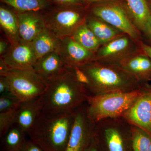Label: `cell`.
Returning <instances> with one entry per match:
<instances>
[{"mask_svg": "<svg viewBox=\"0 0 151 151\" xmlns=\"http://www.w3.org/2000/svg\"><path fill=\"white\" fill-rule=\"evenodd\" d=\"M147 2L148 4L149 8H150V9L151 12V1L147 0Z\"/></svg>", "mask_w": 151, "mask_h": 151, "instance_id": "8d00e7d4", "label": "cell"}, {"mask_svg": "<svg viewBox=\"0 0 151 151\" xmlns=\"http://www.w3.org/2000/svg\"><path fill=\"white\" fill-rule=\"evenodd\" d=\"M85 23L94 34L101 45L126 34L103 20L88 14Z\"/></svg>", "mask_w": 151, "mask_h": 151, "instance_id": "ffe728a7", "label": "cell"}, {"mask_svg": "<svg viewBox=\"0 0 151 151\" xmlns=\"http://www.w3.org/2000/svg\"><path fill=\"white\" fill-rule=\"evenodd\" d=\"M58 52L67 67H81L93 60L94 55L71 37L61 39Z\"/></svg>", "mask_w": 151, "mask_h": 151, "instance_id": "4fadbf2b", "label": "cell"}, {"mask_svg": "<svg viewBox=\"0 0 151 151\" xmlns=\"http://www.w3.org/2000/svg\"><path fill=\"white\" fill-rule=\"evenodd\" d=\"M86 6L97 3L103 2L107 1H112V0H81Z\"/></svg>", "mask_w": 151, "mask_h": 151, "instance_id": "836d02e7", "label": "cell"}, {"mask_svg": "<svg viewBox=\"0 0 151 151\" xmlns=\"http://www.w3.org/2000/svg\"><path fill=\"white\" fill-rule=\"evenodd\" d=\"M10 69H33L37 60L32 42L20 40L11 44L5 53L1 57Z\"/></svg>", "mask_w": 151, "mask_h": 151, "instance_id": "7c38bea8", "label": "cell"}, {"mask_svg": "<svg viewBox=\"0 0 151 151\" xmlns=\"http://www.w3.org/2000/svg\"><path fill=\"white\" fill-rule=\"evenodd\" d=\"M88 14L103 20L138 42L142 34L136 26L126 0H112L86 6Z\"/></svg>", "mask_w": 151, "mask_h": 151, "instance_id": "8992f818", "label": "cell"}, {"mask_svg": "<svg viewBox=\"0 0 151 151\" xmlns=\"http://www.w3.org/2000/svg\"><path fill=\"white\" fill-rule=\"evenodd\" d=\"M32 42L38 59L50 52H58L61 40L46 28Z\"/></svg>", "mask_w": 151, "mask_h": 151, "instance_id": "44dd1931", "label": "cell"}, {"mask_svg": "<svg viewBox=\"0 0 151 151\" xmlns=\"http://www.w3.org/2000/svg\"><path fill=\"white\" fill-rule=\"evenodd\" d=\"M131 125L134 151H148L151 143V135L142 129Z\"/></svg>", "mask_w": 151, "mask_h": 151, "instance_id": "d4e9b609", "label": "cell"}, {"mask_svg": "<svg viewBox=\"0 0 151 151\" xmlns=\"http://www.w3.org/2000/svg\"><path fill=\"white\" fill-rule=\"evenodd\" d=\"M86 6L55 5L40 13L47 28L61 40L72 36L78 27L85 23L88 15Z\"/></svg>", "mask_w": 151, "mask_h": 151, "instance_id": "52a82bcc", "label": "cell"}, {"mask_svg": "<svg viewBox=\"0 0 151 151\" xmlns=\"http://www.w3.org/2000/svg\"><path fill=\"white\" fill-rule=\"evenodd\" d=\"M40 97L22 102L17 109L15 124L28 134L41 113Z\"/></svg>", "mask_w": 151, "mask_h": 151, "instance_id": "2e32d148", "label": "cell"}, {"mask_svg": "<svg viewBox=\"0 0 151 151\" xmlns=\"http://www.w3.org/2000/svg\"><path fill=\"white\" fill-rule=\"evenodd\" d=\"M26 134L20 127L14 124L1 138L5 151H21L27 141Z\"/></svg>", "mask_w": 151, "mask_h": 151, "instance_id": "603a6c76", "label": "cell"}, {"mask_svg": "<svg viewBox=\"0 0 151 151\" xmlns=\"http://www.w3.org/2000/svg\"><path fill=\"white\" fill-rule=\"evenodd\" d=\"M17 109L0 113V137L1 139L15 124Z\"/></svg>", "mask_w": 151, "mask_h": 151, "instance_id": "4316f807", "label": "cell"}, {"mask_svg": "<svg viewBox=\"0 0 151 151\" xmlns=\"http://www.w3.org/2000/svg\"><path fill=\"white\" fill-rule=\"evenodd\" d=\"M135 24L142 35L151 29V12L147 0H126Z\"/></svg>", "mask_w": 151, "mask_h": 151, "instance_id": "d6986e66", "label": "cell"}, {"mask_svg": "<svg viewBox=\"0 0 151 151\" xmlns=\"http://www.w3.org/2000/svg\"><path fill=\"white\" fill-rule=\"evenodd\" d=\"M16 12L18 20L19 35L22 40L32 42L46 28L40 13Z\"/></svg>", "mask_w": 151, "mask_h": 151, "instance_id": "5bb4252c", "label": "cell"}, {"mask_svg": "<svg viewBox=\"0 0 151 151\" xmlns=\"http://www.w3.org/2000/svg\"><path fill=\"white\" fill-rule=\"evenodd\" d=\"M143 39L145 38L147 41L148 44H147L149 45L150 46H151V29L148 32H147L145 34L143 35H142Z\"/></svg>", "mask_w": 151, "mask_h": 151, "instance_id": "d590c367", "label": "cell"}, {"mask_svg": "<svg viewBox=\"0 0 151 151\" xmlns=\"http://www.w3.org/2000/svg\"><path fill=\"white\" fill-rule=\"evenodd\" d=\"M75 113L60 116L41 113L27 134L43 151H63L73 127Z\"/></svg>", "mask_w": 151, "mask_h": 151, "instance_id": "3957f363", "label": "cell"}, {"mask_svg": "<svg viewBox=\"0 0 151 151\" xmlns=\"http://www.w3.org/2000/svg\"><path fill=\"white\" fill-rule=\"evenodd\" d=\"M149 1H151V0H149Z\"/></svg>", "mask_w": 151, "mask_h": 151, "instance_id": "f35d334b", "label": "cell"}, {"mask_svg": "<svg viewBox=\"0 0 151 151\" xmlns=\"http://www.w3.org/2000/svg\"><path fill=\"white\" fill-rule=\"evenodd\" d=\"M65 68L59 52H52L38 58L33 70L47 81L61 73Z\"/></svg>", "mask_w": 151, "mask_h": 151, "instance_id": "e0dca14e", "label": "cell"}, {"mask_svg": "<svg viewBox=\"0 0 151 151\" xmlns=\"http://www.w3.org/2000/svg\"><path fill=\"white\" fill-rule=\"evenodd\" d=\"M85 151H100L94 139L91 145Z\"/></svg>", "mask_w": 151, "mask_h": 151, "instance_id": "e575fe53", "label": "cell"}, {"mask_svg": "<svg viewBox=\"0 0 151 151\" xmlns=\"http://www.w3.org/2000/svg\"><path fill=\"white\" fill-rule=\"evenodd\" d=\"M46 81L47 88L40 97L41 113L46 116H60L75 113L90 95L67 66L61 73Z\"/></svg>", "mask_w": 151, "mask_h": 151, "instance_id": "6da1fadb", "label": "cell"}, {"mask_svg": "<svg viewBox=\"0 0 151 151\" xmlns=\"http://www.w3.org/2000/svg\"><path fill=\"white\" fill-rule=\"evenodd\" d=\"M22 102L14 95L10 92L0 96V113L16 109Z\"/></svg>", "mask_w": 151, "mask_h": 151, "instance_id": "484cf974", "label": "cell"}, {"mask_svg": "<svg viewBox=\"0 0 151 151\" xmlns=\"http://www.w3.org/2000/svg\"><path fill=\"white\" fill-rule=\"evenodd\" d=\"M0 27L4 37L11 44L20 40L17 12L4 4L0 6Z\"/></svg>", "mask_w": 151, "mask_h": 151, "instance_id": "ac0fdd59", "label": "cell"}, {"mask_svg": "<svg viewBox=\"0 0 151 151\" xmlns=\"http://www.w3.org/2000/svg\"><path fill=\"white\" fill-rule=\"evenodd\" d=\"M11 92L10 86L6 76H0V94Z\"/></svg>", "mask_w": 151, "mask_h": 151, "instance_id": "f1b7e54d", "label": "cell"}, {"mask_svg": "<svg viewBox=\"0 0 151 151\" xmlns=\"http://www.w3.org/2000/svg\"><path fill=\"white\" fill-rule=\"evenodd\" d=\"M79 67L89 79L90 95L132 92L144 85L120 65L92 60Z\"/></svg>", "mask_w": 151, "mask_h": 151, "instance_id": "7a4b0ae2", "label": "cell"}, {"mask_svg": "<svg viewBox=\"0 0 151 151\" xmlns=\"http://www.w3.org/2000/svg\"><path fill=\"white\" fill-rule=\"evenodd\" d=\"M120 66L127 70L142 84L151 80V58L142 51L121 63Z\"/></svg>", "mask_w": 151, "mask_h": 151, "instance_id": "9a60e30c", "label": "cell"}, {"mask_svg": "<svg viewBox=\"0 0 151 151\" xmlns=\"http://www.w3.org/2000/svg\"><path fill=\"white\" fill-rule=\"evenodd\" d=\"M21 151H43L40 147L31 140L27 141L24 147Z\"/></svg>", "mask_w": 151, "mask_h": 151, "instance_id": "f546056e", "label": "cell"}, {"mask_svg": "<svg viewBox=\"0 0 151 151\" xmlns=\"http://www.w3.org/2000/svg\"><path fill=\"white\" fill-rule=\"evenodd\" d=\"M71 37L78 44L95 54L101 44L86 23L78 28Z\"/></svg>", "mask_w": 151, "mask_h": 151, "instance_id": "cb8c5ba5", "label": "cell"}, {"mask_svg": "<svg viewBox=\"0 0 151 151\" xmlns=\"http://www.w3.org/2000/svg\"><path fill=\"white\" fill-rule=\"evenodd\" d=\"M95 126L87 116L85 103L75 112L73 127L63 151H86L94 140Z\"/></svg>", "mask_w": 151, "mask_h": 151, "instance_id": "30bf717a", "label": "cell"}, {"mask_svg": "<svg viewBox=\"0 0 151 151\" xmlns=\"http://www.w3.org/2000/svg\"><path fill=\"white\" fill-rule=\"evenodd\" d=\"M145 84L132 92L89 95L86 102L87 116L95 124L103 119L122 117L142 94Z\"/></svg>", "mask_w": 151, "mask_h": 151, "instance_id": "277c9868", "label": "cell"}, {"mask_svg": "<svg viewBox=\"0 0 151 151\" xmlns=\"http://www.w3.org/2000/svg\"><path fill=\"white\" fill-rule=\"evenodd\" d=\"M140 47L142 51L151 58V46L142 41L140 42Z\"/></svg>", "mask_w": 151, "mask_h": 151, "instance_id": "d6a6232c", "label": "cell"}, {"mask_svg": "<svg viewBox=\"0 0 151 151\" xmlns=\"http://www.w3.org/2000/svg\"><path fill=\"white\" fill-rule=\"evenodd\" d=\"M140 44L128 35L120 36L101 45L93 60L120 65L125 60L142 51Z\"/></svg>", "mask_w": 151, "mask_h": 151, "instance_id": "9c48e42d", "label": "cell"}, {"mask_svg": "<svg viewBox=\"0 0 151 151\" xmlns=\"http://www.w3.org/2000/svg\"><path fill=\"white\" fill-rule=\"evenodd\" d=\"M122 117L131 125L142 129L151 136V86L150 85L145 84L142 94Z\"/></svg>", "mask_w": 151, "mask_h": 151, "instance_id": "8fae6325", "label": "cell"}, {"mask_svg": "<svg viewBox=\"0 0 151 151\" xmlns=\"http://www.w3.org/2000/svg\"><path fill=\"white\" fill-rule=\"evenodd\" d=\"M50 1L56 5L63 6H86L81 0H50Z\"/></svg>", "mask_w": 151, "mask_h": 151, "instance_id": "83f0119b", "label": "cell"}, {"mask_svg": "<svg viewBox=\"0 0 151 151\" xmlns=\"http://www.w3.org/2000/svg\"><path fill=\"white\" fill-rule=\"evenodd\" d=\"M11 43L4 37H1L0 40V56H2L8 49Z\"/></svg>", "mask_w": 151, "mask_h": 151, "instance_id": "4dcf8cb0", "label": "cell"}, {"mask_svg": "<svg viewBox=\"0 0 151 151\" xmlns=\"http://www.w3.org/2000/svg\"><path fill=\"white\" fill-rule=\"evenodd\" d=\"M94 139L100 151H134L131 124L122 117L96 123Z\"/></svg>", "mask_w": 151, "mask_h": 151, "instance_id": "5b68a950", "label": "cell"}, {"mask_svg": "<svg viewBox=\"0 0 151 151\" xmlns=\"http://www.w3.org/2000/svg\"><path fill=\"white\" fill-rule=\"evenodd\" d=\"M148 151H151V143L150 144V147H149Z\"/></svg>", "mask_w": 151, "mask_h": 151, "instance_id": "74e56055", "label": "cell"}, {"mask_svg": "<svg viewBox=\"0 0 151 151\" xmlns=\"http://www.w3.org/2000/svg\"><path fill=\"white\" fill-rule=\"evenodd\" d=\"M10 70L4 60L0 57V76H6Z\"/></svg>", "mask_w": 151, "mask_h": 151, "instance_id": "1f68e13d", "label": "cell"}, {"mask_svg": "<svg viewBox=\"0 0 151 151\" xmlns=\"http://www.w3.org/2000/svg\"><path fill=\"white\" fill-rule=\"evenodd\" d=\"M17 12L42 13L55 5L50 0H0Z\"/></svg>", "mask_w": 151, "mask_h": 151, "instance_id": "7402d4cb", "label": "cell"}, {"mask_svg": "<svg viewBox=\"0 0 151 151\" xmlns=\"http://www.w3.org/2000/svg\"><path fill=\"white\" fill-rule=\"evenodd\" d=\"M6 77L11 92L22 102L40 97L47 88V81L33 69H10Z\"/></svg>", "mask_w": 151, "mask_h": 151, "instance_id": "ba28073f", "label": "cell"}]
</instances>
